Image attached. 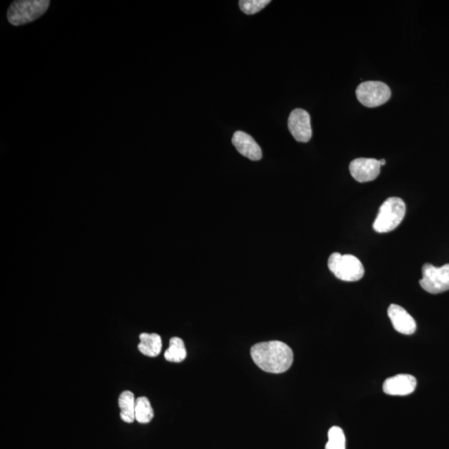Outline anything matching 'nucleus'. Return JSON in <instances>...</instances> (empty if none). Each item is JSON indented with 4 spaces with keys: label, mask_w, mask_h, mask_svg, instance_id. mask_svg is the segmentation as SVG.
Listing matches in <instances>:
<instances>
[{
    "label": "nucleus",
    "mask_w": 449,
    "mask_h": 449,
    "mask_svg": "<svg viewBox=\"0 0 449 449\" xmlns=\"http://www.w3.org/2000/svg\"><path fill=\"white\" fill-rule=\"evenodd\" d=\"M379 161H380V166L381 167L384 166V165L386 164V161L384 159H381V160H379Z\"/></svg>",
    "instance_id": "nucleus-18"
},
{
    "label": "nucleus",
    "mask_w": 449,
    "mask_h": 449,
    "mask_svg": "<svg viewBox=\"0 0 449 449\" xmlns=\"http://www.w3.org/2000/svg\"><path fill=\"white\" fill-rule=\"evenodd\" d=\"M255 364L267 373H281L292 365V349L285 343L274 341L259 343L251 349Z\"/></svg>",
    "instance_id": "nucleus-1"
},
{
    "label": "nucleus",
    "mask_w": 449,
    "mask_h": 449,
    "mask_svg": "<svg viewBox=\"0 0 449 449\" xmlns=\"http://www.w3.org/2000/svg\"><path fill=\"white\" fill-rule=\"evenodd\" d=\"M406 214V206L400 198H389L382 204L373 227L379 233L391 232L400 226Z\"/></svg>",
    "instance_id": "nucleus-3"
},
{
    "label": "nucleus",
    "mask_w": 449,
    "mask_h": 449,
    "mask_svg": "<svg viewBox=\"0 0 449 449\" xmlns=\"http://www.w3.org/2000/svg\"><path fill=\"white\" fill-rule=\"evenodd\" d=\"M288 128L294 139L299 143H308L312 137L310 116L304 109L297 108L290 113Z\"/></svg>",
    "instance_id": "nucleus-7"
},
{
    "label": "nucleus",
    "mask_w": 449,
    "mask_h": 449,
    "mask_svg": "<svg viewBox=\"0 0 449 449\" xmlns=\"http://www.w3.org/2000/svg\"><path fill=\"white\" fill-rule=\"evenodd\" d=\"M422 273L423 278L419 283L427 292L440 294L449 290V264L441 267L424 264Z\"/></svg>",
    "instance_id": "nucleus-6"
},
{
    "label": "nucleus",
    "mask_w": 449,
    "mask_h": 449,
    "mask_svg": "<svg viewBox=\"0 0 449 449\" xmlns=\"http://www.w3.org/2000/svg\"><path fill=\"white\" fill-rule=\"evenodd\" d=\"M417 380L411 374H398L389 378L383 385L384 392L392 396H406L415 391Z\"/></svg>",
    "instance_id": "nucleus-9"
},
{
    "label": "nucleus",
    "mask_w": 449,
    "mask_h": 449,
    "mask_svg": "<svg viewBox=\"0 0 449 449\" xmlns=\"http://www.w3.org/2000/svg\"><path fill=\"white\" fill-rule=\"evenodd\" d=\"M388 316L396 332L407 336L415 332L417 325L415 319L403 307L392 304L389 307Z\"/></svg>",
    "instance_id": "nucleus-10"
},
{
    "label": "nucleus",
    "mask_w": 449,
    "mask_h": 449,
    "mask_svg": "<svg viewBox=\"0 0 449 449\" xmlns=\"http://www.w3.org/2000/svg\"><path fill=\"white\" fill-rule=\"evenodd\" d=\"M270 2V0H241L239 5L243 13L251 15L258 13Z\"/></svg>",
    "instance_id": "nucleus-17"
},
{
    "label": "nucleus",
    "mask_w": 449,
    "mask_h": 449,
    "mask_svg": "<svg viewBox=\"0 0 449 449\" xmlns=\"http://www.w3.org/2000/svg\"><path fill=\"white\" fill-rule=\"evenodd\" d=\"M328 267L338 279L344 281H358L365 275L361 262L352 255L333 253L329 258Z\"/></svg>",
    "instance_id": "nucleus-4"
},
{
    "label": "nucleus",
    "mask_w": 449,
    "mask_h": 449,
    "mask_svg": "<svg viewBox=\"0 0 449 449\" xmlns=\"http://www.w3.org/2000/svg\"><path fill=\"white\" fill-rule=\"evenodd\" d=\"M328 439L325 449H345V436L344 431L340 427L334 426L330 428Z\"/></svg>",
    "instance_id": "nucleus-16"
},
{
    "label": "nucleus",
    "mask_w": 449,
    "mask_h": 449,
    "mask_svg": "<svg viewBox=\"0 0 449 449\" xmlns=\"http://www.w3.org/2000/svg\"><path fill=\"white\" fill-rule=\"evenodd\" d=\"M164 356L168 361L173 362V363L183 362L187 357V350L182 338H172L169 343V348L165 352Z\"/></svg>",
    "instance_id": "nucleus-14"
},
{
    "label": "nucleus",
    "mask_w": 449,
    "mask_h": 449,
    "mask_svg": "<svg viewBox=\"0 0 449 449\" xmlns=\"http://www.w3.org/2000/svg\"><path fill=\"white\" fill-rule=\"evenodd\" d=\"M120 408L121 419L125 423L131 424L135 420L136 399L133 393L126 391L121 393L118 399Z\"/></svg>",
    "instance_id": "nucleus-13"
},
{
    "label": "nucleus",
    "mask_w": 449,
    "mask_h": 449,
    "mask_svg": "<svg viewBox=\"0 0 449 449\" xmlns=\"http://www.w3.org/2000/svg\"><path fill=\"white\" fill-rule=\"evenodd\" d=\"M232 144L242 156L251 161L262 159L261 147L249 134L242 131L235 132L232 137Z\"/></svg>",
    "instance_id": "nucleus-11"
},
{
    "label": "nucleus",
    "mask_w": 449,
    "mask_h": 449,
    "mask_svg": "<svg viewBox=\"0 0 449 449\" xmlns=\"http://www.w3.org/2000/svg\"><path fill=\"white\" fill-rule=\"evenodd\" d=\"M140 343L137 348L139 352L148 357H157L161 352V338L159 334L143 333L139 336Z\"/></svg>",
    "instance_id": "nucleus-12"
},
{
    "label": "nucleus",
    "mask_w": 449,
    "mask_h": 449,
    "mask_svg": "<svg viewBox=\"0 0 449 449\" xmlns=\"http://www.w3.org/2000/svg\"><path fill=\"white\" fill-rule=\"evenodd\" d=\"M49 5V0H17L8 10V21L14 26L26 25L41 17Z\"/></svg>",
    "instance_id": "nucleus-2"
},
{
    "label": "nucleus",
    "mask_w": 449,
    "mask_h": 449,
    "mask_svg": "<svg viewBox=\"0 0 449 449\" xmlns=\"http://www.w3.org/2000/svg\"><path fill=\"white\" fill-rule=\"evenodd\" d=\"M154 416V411L147 397H139L136 399L135 420L140 424L151 422Z\"/></svg>",
    "instance_id": "nucleus-15"
},
{
    "label": "nucleus",
    "mask_w": 449,
    "mask_h": 449,
    "mask_svg": "<svg viewBox=\"0 0 449 449\" xmlns=\"http://www.w3.org/2000/svg\"><path fill=\"white\" fill-rule=\"evenodd\" d=\"M380 161L373 159H358L349 165L350 174L358 183H368L376 179L380 173Z\"/></svg>",
    "instance_id": "nucleus-8"
},
{
    "label": "nucleus",
    "mask_w": 449,
    "mask_h": 449,
    "mask_svg": "<svg viewBox=\"0 0 449 449\" xmlns=\"http://www.w3.org/2000/svg\"><path fill=\"white\" fill-rule=\"evenodd\" d=\"M358 100L368 108L383 105L391 97V90L382 82L367 81L358 85L356 90Z\"/></svg>",
    "instance_id": "nucleus-5"
}]
</instances>
